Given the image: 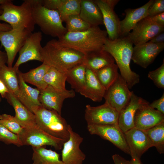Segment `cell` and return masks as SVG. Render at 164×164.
Instances as JSON below:
<instances>
[{
	"label": "cell",
	"mask_w": 164,
	"mask_h": 164,
	"mask_svg": "<svg viewBox=\"0 0 164 164\" xmlns=\"http://www.w3.org/2000/svg\"><path fill=\"white\" fill-rule=\"evenodd\" d=\"M149 42L156 44L164 43V32L157 35Z\"/></svg>",
	"instance_id": "44"
},
{
	"label": "cell",
	"mask_w": 164,
	"mask_h": 164,
	"mask_svg": "<svg viewBox=\"0 0 164 164\" xmlns=\"http://www.w3.org/2000/svg\"><path fill=\"white\" fill-rule=\"evenodd\" d=\"M152 146L156 148L160 154L164 153V121L144 131Z\"/></svg>",
	"instance_id": "32"
},
{
	"label": "cell",
	"mask_w": 164,
	"mask_h": 164,
	"mask_svg": "<svg viewBox=\"0 0 164 164\" xmlns=\"http://www.w3.org/2000/svg\"><path fill=\"white\" fill-rule=\"evenodd\" d=\"M119 112L108 104L86 106L84 118L87 125H118Z\"/></svg>",
	"instance_id": "10"
},
{
	"label": "cell",
	"mask_w": 164,
	"mask_h": 164,
	"mask_svg": "<svg viewBox=\"0 0 164 164\" xmlns=\"http://www.w3.org/2000/svg\"><path fill=\"white\" fill-rule=\"evenodd\" d=\"M118 69L117 65L114 63L94 72L99 82L105 90L117 79L119 74Z\"/></svg>",
	"instance_id": "31"
},
{
	"label": "cell",
	"mask_w": 164,
	"mask_h": 164,
	"mask_svg": "<svg viewBox=\"0 0 164 164\" xmlns=\"http://www.w3.org/2000/svg\"><path fill=\"white\" fill-rule=\"evenodd\" d=\"M133 45L127 36L119 37L114 40H110L107 37L103 48L113 57L119 69L120 74L126 81L129 89L140 81L139 75L132 70L130 65Z\"/></svg>",
	"instance_id": "2"
},
{
	"label": "cell",
	"mask_w": 164,
	"mask_h": 164,
	"mask_svg": "<svg viewBox=\"0 0 164 164\" xmlns=\"http://www.w3.org/2000/svg\"><path fill=\"white\" fill-rule=\"evenodd\" d=\"M36 124L50 135L66 141L69 138L68 125L65 119L57 112L46 109L42 106L32 107Z\"/></svg>",
	"instance_id": "5"
},
{
	"label": "cell",
	"mask_w": 164,
	"mask_h": 164,
	"mask_svg": "<svg viewBox=\"0 0 164 164\" xmlns=\"http://www.w3.org/2000/svg\"><path fill=\"white\" fill-rule=\"evenodd\" d=\"M148 17L156 24L164 27V12Z\"/></svg>",
	"instance_id": "42"
},
{
	"label": "cell",
	"mask_w": 164,
	"mask_h": 164,
	"mask_svg": "<svg viewBox=\"0 0 164 164\" xmlns=\"http://www.w3.org/2000/svg\"><path fill=\"white\" fill-rule=\"evenodd\" d=\"M11 0H0V5L9 2Z\"/></svg>",
	"instance_id": "49"
},
{
	"label": "cell",
	"mask_w": 164,
	"mask_h": 164,
	"mask_svg": "<svg viewBox=\"0 0 164 164\" xmlns=\"http://www.w3.org/2000/svg\"><path fill=\"white\" fill-rule=\"evenodd\" d=\"M0 123L9 131L18 135L23 128L15 117L6 114L0 115Z\"/></svg>",
	"instance_id": "36"
},
{
	"label": "cell",
	"mask_w": 164,
	"mask_h": 164,
	"mask_svg": "<svg viewBox=\"0 0 164 164\" xmlns=\"http://www.w3.org/2000/svg\"><path fill=\"white\" fill-rule=\"evenodd\" d=\"M105 90L97 78L95 73L86 68L85 88L80 94L94 102H101Z\"/></svg>",
	"instance_id": "24"
},
{
	"label": "cell",
	"mask_w": 164,
	"mask_h": 164,
	"mask_svg": "<svg viewBox=\"0 0 164 164\" xmlns=\"http://www.w3.org/2000/svg\"><path fill=\"white\" fill-rule=\"evenodd\" d=\"M164 27L159 26L146 17L138 22L127 36L135 46L147 43L163 32Z\"/></svg>",
	"instance_id": "16"
},
{
	"label": "cell",
	"mask_w": 164,
	"mask_h": 164,
	"mask_svg": "<svg viewBox=\"0 0 164 164\" xmlns=\"http://www.w3.org/2000/svg\"><path fill=\"white\" fill-rule=\"evenodd\" d=\"M39 91V100L41 106L46 109L55 111L60 115L64 101L75 96L73 89L60 91L49 85Z\"/></svg>",
	"instance_id": "13"
},
{
	"label": "cell",
	"mask_w": 164,
	"mask_h": 164,
	"mask_svg": "<svg viewBox=\"0 0 164 164\" xmlns=\"http://www.w3.org/2000/svg\"><path fill=\"white\" fill-rule=\"evenodd\" d=\"M32 148L33 164H64L60 159L59 154L46 149V146Z\"/></svg>",
	"instance_id": "29"
},
{
	"label": "cell",
	"mask_w": 164,
	"mask_h": 164,
	"mask_svg": "<svg viewBox=\"0 0 164 164\" xmlns=\"http://www.w3.org/2000/svg\"><path fill=\"white\" fill-rule=\"evenodd\" d=\"M79 15L91 27L104 25L102 12L94 0H81Z\"/></svg>",
	"instance_id": "23"
},
{
	"label": "cell",
	"mask_w": 164,
	"mask_h": 164,
	"mask_svg": "<svg viewBox=\"0 0 164 164\" xmlns=\"http://www.w3.org/2000/svg\"><path fill=\"white\" fill-rule=\"evenodd\" d=\"M0 141L7 144H13L19 147L23 145L19 135L9 131L0 123Z\"/></svg>",
	"instance_id": "37"
},
{
	"label": "cell",
	"mask_w": 164,
	"mask_h": 164,
	"mask_svg": "<svg viewBox=\"0 0 164 164\" xmlns=\"http://www.w3.org/2000/svg\"><path fill=\"white\" fill-rule=\"evenodd\" d=\"M2 10L1 9H0V15L2 14Z\"/></svg>",
	"instance_id": "50"
},
{
	"label": "cell",
	"mask_w": 164,
	"mask_h": 164,
	"mask_svg": "<svg viewBox=\"0 0 164 164\" xmlns=\"http://www.w3.org/2000/svg\"><path fill=\"white\" fill-rule=\"evenodd\" d=\"M112 158L114 164H130L129 161L126 160L118 154L113 155Z\"/></svg>",
	"instance_id": "43"
},
{
	"label": "cell",
	"mask_w": 164,
	"mask_h": 164,
	"mask_svg": "<svg viewBox=\"0 0 164 164\" xmlns=\"http://www.w3.org/2000/svg\"><path fill=\"white\" fill-rule=\"evenodd\" d=\"M12 29L9 24L7 23H2L0 21V31H7Z\"/></svg>",
	"instance_id": "47"
},
{
	"label": "cell",
	"mask_w": 164,
	"mask_h": 164,
	"mask_svg": "<svg viewBox=\"0 0 164 164\" xmlns=\"http://www.w3.org/2000/svg\"><path fill=\"white\" fill-rule=\"evenodd\" d=\"M149 105L153 108H156V110L164 114V93L160 98L149 103Z\"/></svg>",
	"instance_id": "41"
},
{
	"label": "cell",
	"mask_w": 164,
	"mask_h": 164,
	"mask_svg": "<svg viewBox=\"0 0 164 164\" xmlns=\"http://www.w3.org/2000/svg\"><path fill=\"white\" fill-rule=\"evenodd\" d=\"M63 0H42V5L46 8L57 11Z\"/></svg>",
	"instance_id": "40"
},
{
	"label": "cell",
	"mask_w": 164,
	"mask_h": 164,
	"mask_svg": "<svg viewBox=\"0 0 164 164\" xmlns=\"http://www.w3.org/2000/svg\"><path fill=\"white\" fill-rule=\"evenodd\" d=\"M32 32L26 29H12L7 31H0V42L6 51L8 67H12L17 53Z\"/></svg>",
	"instance_id": "7"
},
{
	"label": "cell",
	"mask_w": 164,
	"mask_h": 164,
	"mask_svg": "<svg viewBox=\"0 0 164 164\" xmlns=\"http://www.w3.org/2000/svg\"><path fill=\"white\" fill-rule=\"evenodd\" d=\"M148 102L132 91L130 101L119 112L118 125L124 133L134 127V118L136 111Z\"/></svg>",
	"instance_id": "20"
},
{
	"label": "cell",
	"mask_w": 164,
	"mask_h": 164,
	"mask_svg": "<svg viewBox=\"0 0 164 164\" xmlns=\"http://www.w3.org/2000/svg\"><path fill=\"white\" fill-rule=\"evenodd\" d=\"M87 128L91 135H97L110 141L125 153L131 155L124 133L118 125H87Z\"/></svg>",
	"instance_id": "11"
},
{
	"label": "cell",
	"mask_w": 164,
	"mask_h": 164,
	"mask_svg": "<svg viewBox=\"0 0 164 164\" xmlns=\"http://www.w3.org/2000/svg\"><path fill=\"white\" fill-rule=\"evenodd\" d=\"M124 134L131 156L140 159L145 152L153 147L144 131L134 127Z\"/></svg>",
	"instance_id": "19"
},
{
	"label": "cell",
	"mask_w": 164,
	"mask_h": 164,
	"mask_svg": "<svg viewBox=\"0 0 164 164\" xmlns=\"http://www.w3.org/2000/svg\"><path fill=\"white\" fill-rule=\"evenodd\" d=\"M1 96L0 95V102L1 101Z\"/></svg>",
	"instance_id": "51"
},
{
	"label": "cell",
	"mask_w": 164,
	"mask_h": 164,
	"mask_svg": "<svg viewBox=\"0 0 164 164\" xmlns=\"http://www.w3.org/2000/svg\"><path fill=\"white\" fill-rule=\"evenodd\" d=\"M148 77L151 80L155 86L159 88L164 89V60L161 65L157 69L149 71Z\"/></svg>",
	"instance_id": "38"
},
{
	"label": "cell",
	"mask_w": 164,
	"mask_h": 164,
	"mask_svg": "<svg viewBox=\"0 0 164 164\" xmlns=\"http://www.w3.org/2000/svg\"><path fill=\"white\" fill-rule=\"evenodd\" d=\"M7 56L6 52L2 51L0 49V69L7 63Z\"/></svg>",
	"instance_id": "46"
},
{
	"label": "cell",
	"mask_w": 164,
	"mask_h": 164,
	"mask_svg": "<svg viewBox=\"0 0 164 164\" xmlns=\"http://www.w3.org/2000/svg\"><path fill=\"white\" fill-rule=\"evenodd\" d=\"M18 71H16L13 67H9L6 65L0 69V79L6 86L9 92L16 98L18 97L19 93L17 74Z\"/></svg>",
	"instance_id": "30"
},
{
	"label": "cell",
	"mask_w": 164,
	"mask_h": 164,
	"mask_svg": "<svg viewBox=\"0 0 164 164\" xmlns=\"http://www.w3.org/2000/svg\"><path fill=\"white\" fill-rule=\"evenodd\" d=\"M23 145L37 147L46 145L53 147L60 150L63 147V140L53 137L45 132L37 125L29 128H23L19 135Z\"/></svg>",
	"instance_id": "8"
},
{
	"label": "cell",
	"mask_w": 164,
	"mask_h": 164,
	"mask_svg": "<svg viewBox=\"0 0 164 164\" xmlns=\"http://www.w3.org/2000/svg\"><path fill=\"white\" fill-rule=\"evenodd\" d=\"M154 0H149L138 8L125 10V18L120 22L119 37L127 36L138 22L147 16L148 10Z\"/></svg>",
	"instance_id": "21"
},
{
	"label": "cell",
	"mask_w": 164,
	"mask_h": 164,
	"mask_svg": "<svg viewBox=\"0 0 164 164\" xmlns=\"http://www.w3.org/2000/svg\"><path fill=\"white\" fill-rule=\"evenodd\" d=\"M9 91L3 82L0 79V95L3 98H5Z\"/></svg>",
	"instance_id": "45"
},
{
	"label": "cell",
	"mask_w": 164,
	"mask_h": 164,
	"mask_svg": "<svg viewBox=\"0 0 164 164\" xmlns=\"http://www.w3.org/2000/svg\"><path fill=\"white\" fill-rule=\"evenodd\" d=\"M132 91L120 74L114 83L105 91V102L119 112L130 101Z\"/></svg>",
	"instance_id": "9"
},
{
	"label": "cell",
	"mask_w": 164,
	"mask_h": 164,
	"mask_svg": "<svg viewBox=\"0 0 164 164\" xmlns=\"http://www.w3.org/2000/svg\"><path fill=\"white\" fill-rule=\"evenodd\" d=\"M164 49V43L156 44L148 42L133 47L132 60L143 68H146L153 63Z\"/></svg>",
	"instance_id": "17"
},
{
	"label": "cell",
	"mask_w": 164,
	"mask_h": 164,
	"mask_svg": "<svg viewBox=\"0 0 164 164\" xmlns=\"http://www.w3.org/2000/svg\"><path fill=\"white\" fill-rule=\"evenodd\" d=\"M119 0H95L102 12L104 24L106 29L110 40L119 37V25L120 20L115 12L114 9Z\"/></svg>",
	"instance_id": "12"
},
{
	"label": "cell",
	"mask_w": 164,
	"mask_h": 164,
	"mask_svg": "<svg viewBox=\"0 0 164 164\" xmlns=\"http://www.w3.org/2000/svg\"><path fill=\"white\" fill-rule=\"evenodd\" d=\"M69 139L63 143L61 151L62 161L64 164H82L86 158L85 154L80 148L83 138L73 131L68 125Z\"/></svg>",
	"instance_id": "14"
},
{
	"label": "cell",
	"mask_w": 164,
	"mask_h": 164,
	"mask_svg": "<svg viewBox=\"0 0 164 164\" xmlns=\"http://www.w3.org/2000/svg\"><path fill=\"white\" fill-rule=\"evenodd\" d=\"M66 23L68 32H78L86 30L91 27L80 17L74 15L67 17L64 21Z\"/></svg>",
	"instance_id": "35"
},
{
	"label": "cell",
	"mask_w": 164,
	"mask_h": 164,
	"mask_svg": "<svg viewBox=\"0 0 164 164\" xmlns=\"http://www.w3.org/2000/svg\"><path fill=\"white\" fill-rule=\"evenodd\" d=\"M163 12L164 0H154L148 10L146 17H150Z\"/></svg>",
	"instance_id": "39"
},
{
	"label": "cell",
	"mask_w": 164,
	"mask_h": 164,
	"mask_svg": "<svg viewBox=\"0 0 164 164\" xmlns=\"http://www.w3.org/2000/svg\"><path fill=\"white\" fill-rule=\"evenodd\" d=\"M131 156V159L129 161L130 164H142L140 159L137 157Z\"/></svg>",
	"instance_id": "48"
},
{
	"label": "cell",
	"mask_w": 164,
	"mask_h": 164,
	"mask_svg": "<svg viewBox=\"0 0 164 164\" xmlns=\"http://www.w3.org/2000/svg\"><path fill=\"white\" fill-rule=\"evenodd\" d=\"M41 54L43 63L65 73L83 63L85 58L84 54L62 45L58 40L54 39L43 47Z\"/></svg>",
	"instance_id": "1"
},
{
	"label": "cell",
	"mask_w": 164,
	"mask_h": 164,
	"mask_svg": "<svg viewBox=\"0 0 164 164\" xmlns=\"http://www.w3.org/2000/svg\"><path fill=\"white\" fill-rule=\"evenodd\" d=\"M13 108L15 118L23 128H29L37 126L34 114L12 94L9 92L5 98Z\"/></svg>",
	"instance_id": "22"
},
{
	"label": "cell",
	"mask_w": 164,
	"mask_h": 164,
	"mask_svg": "<svg viewBox=\"0 0 164 164\" xmlns=\"http://www.w3.org/2000/svg\"><path fill=\"white\" fill-rule=\"evenodd\" d=\"M86 67L83 63L74 67L66 74L67 81L75 91L80 94L86 85Z\"/></svg>",
	"instance_id": "27"
},
{
	"label": "cell",
	"mask_w": 164,
	"mask_h": 164,
	"mask_svg": "<svg viewBox=\"0 0 164 164\" xmlns=\"http://www.w3.org/2000/svg\"><path fill=\"white\" fill-rule=\"evenodd\" d=\"M149 103L148 102L142 105L134 116V127L143 131L164 121V114L150 107Z\"/></svg>",
	"instance_id": "18"
},
{
	"label": "cell",
	"mask_w": 164,
	"mask_h": 164,
	"mask_svg": "<svg viewBox=\"0 0 164 164\" xmlns=\"http://www.w3.org/2000/svg\"><path fill=\"white\" fill-rule=\"evenodd\" d=\"M20 73L21 72L19 70L17 72L19 85V93L17 98L32 112V107L36 106H41L39 100L40 91L37 88H32L27 84L22 78Z\"/></svg>",
	"instance_id": "25"
},
{
	"label": "cell",
	"mask_w": 164,
	"mask_h": 164,
	"mask_svg": "<svg viewBox=\"0 0 164 164\" xmlns=\"http://www.w3.org/2000/svg\"><path fill=\"white\" fill-rule=\"evenodd\" d=\"M44 80L46 84L56 90L60 91L66 90L67 75L56 69L50 67L44 77Z\"/></svg>",
	"instance_id": "33"
},
{
	"label": "cell",
	"mask_w": 164,
	"mask_h": 164,
	"mask_svg": "<svg viewBox=\"0 0 164 164\" xmlns=\"http://www.w3.org/2000/svg\"><path fill=\"white\" fill-rule=\"evenodd\" d=\"M30 1L35 24L39 27L43 33L59 39L67 32L57 11L50 10L44 7L42 5V0Z\"/></svg>",
	"instance_id": "4"
},
{
	"label": "cell",
	"mask_w": 164,
	"mask_h": 164,
	"mask_svg": "<svg viewBox=\"0 0 164 164\" xmlns=\"http://www.w3.org/2000/svg\"><path fill=\"white\" fill-rule=\"evenodd\" d=\"M112 56L102 49L85 54L83 63L86 68L94 72L114 63Z\"/></svg>",
	"instance_id": "26"
},
{
	"label": "cell",
	"mask_w": 164,
	"mask_h": 164,
	"mask_svg": "<svg viewBox=\"0 0 164 164\" xmlns=\"http://www.w3.org/2000/svg\"><path fill=\"white\" fill-rule=\"evenodd\" d=\"M80 1L81 0H63L57 10L63 22L70 15L79 14Z\"/></svg>",
	"instance_id": "34"
},
{
	"label": "cell",
	"mask_w": 164,
	"mask_h": 164,
	"mask_svg": "<svg viewBox=\"0 0 164 164\" xmlns=\"http://www.w3.org/2000/svg\"><path fill=\"white\" fill-rule=\"evenodd\" d=\"M42 38L40 32H32L29 36L19 51V57L13 67L15 70L18 71L21 65L30 60L43 62L41 54Z\"/></svg>",
	"instance_id": "15"
},
{
	"label": "cell",
	"mask_w": 164,
	"mask_h": 164,
	"mask_svg": "<svg viewBox=\"0 0 164 164\" xmlns=\"http://www.w3.org/2000/svg\"><path fill=\"white\" fill-rule=\"evenodd\" d=\"M107 36L106 30L99 26L91 27L82 32H67L58 40L62 45L85 54L103 49Z\"/></svg>",
	"instance_id": "3"
},
{
	"label": "cell",
	"mask_w": 164,
	"mask_h": 164,
	"mask_svg": "<svg viewBox=\"0 0 164 164\" xmlns=\"http://www.w3.org/2000/svg\"><path fill=\"white\" fill-rule=\"evenodd\" d=\"M2 13L0 21L9 24L12 29H26L32 32L35 25L32 15L30 0H25L20 5L13 4L12 1L0 5Z\"/></svg>",
	"instance_id": "6"
},
{
	"label": "cell",
	"mask_w": 164,
	"mask_h": 164,
	"mask_svg": "<svg viewBox=\"0 0 164 164\" xmlns=\"http://www.w3.org/2000/svg\"><path fill=\"white\" fill-rule=\"evenodd\" d=\"M50 66L43 63L40 66L25 73H20L24 81L36 86L39 90L45 89L48 85L44 80V77Z\"/></svg>",
	"instance_id": "28"
}]
</instances>
